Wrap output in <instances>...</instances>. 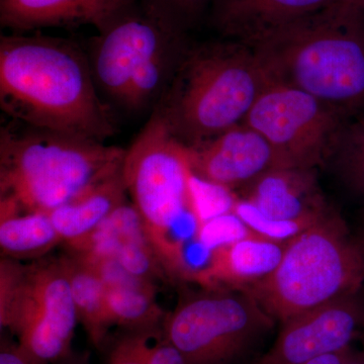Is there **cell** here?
<instances>
[{"instance_id":"6da1fadb","label":"cell","mask_w":364,"mask_h":364,"mask_svg":"<svg viewBox=\"0 0 364 364\" xmlns=\"http://www.w3.org/2000/svg\"><path fill=\"white\" fill-rule=\"evenodd\" d=\"M0 107L11 119L100 142L117 132L85 50L63 38L1 35Z\"/></svg>"},{"instance_id":"7a4b0ae2","label":"cell","mask_w":364,"mask_h":364,"mask_svg":"<svg viewBox=\"0 0 364 364\" xmlns=\"http://www.w3.org/2000/svg\"><path fill=\"white\" fill-rule=\"evenodd\" d=\"M252 49L270 82L304 91L347 119L364 112V11L358 7L335 2Z\"/></svg>"},{"instance_id":"3957f363","label":"cell","mask_w":364,"mask_h":364,"mask_svg":"<svg viewBox=\"0 0 364 364\" xmlns=\"http://www.w3.org/2000/svg\"><path fill=\"white\" fill-rule=\"evenodd\" d=\"M249 46L221 39L188 45L176 76L152 114L189 148L243 123L269 85Z\"/></svg>"},{"instance_id":"277c9868","label":"cell","mask_w":364,"mask_h":364,"mask_svg":"<svg viewBox=\"0 0 364 364\" xmlns=\"http://www.w3.org/2000/svg\"><path fill=\"white\" fill-rule=\"evenodd\" d=\"M189 44L188 33L136 0L93 36L85 51L100 97L114 112L151 116Z\"/></svg>"},{"instance_id":"5b68a950","label":"cell","mask_w":364,"mask_h":364,"mask_svg":"<svg viewBox=\"0 0 364 364\" xmlns=\"http://www.w3.org/2000/svg\"><path fill=\"white\" fill-rule=\"evenodd\" d=\"M126 151L11 119L0 129V198L52 212L121 171Z\"/></svg>"},{"instance_id":"8992f818","label":"cell","mask_w":364,"mask_h":364,"mask_svg":"<svg viewBox=\"0 0 364 364\" xmlns=\"http://www.w3.org/2000/svg\"><path fill=\"white\" fill-rule=\"evenodd\" d=\"M122 172L163 272L183 279L202 223L193 202L186 148L157 114H151L126 151Z\"/></svg>"},{"instance_id":"52a82bcc","label":"cell","mask_w":364,"mask_h":364,"mask_svg":"<svg viewBox=\"0 0 364 364\" xmlns=\"http://www.w3.org/2000/svg\"><path fill=\"white\" fill-rule=\"evenodd\" d=\"M364 263L344 220L333 210L287 242L279 264L244 289L280 324L342 296L358 294Z\"/></svg>"},{"instance_id":"ba28073f","label":"cell","mask_w":364,"mask_h":364,"mask_svg":"<svg viewBox=\"0 0 364 364\" xmlns=\"http://www.w3.org/2000/svg\"><path fill=\"white\" fill-rule=\"evenodd\" d=\"M79 322L61 259L23 265L0 261V327L16 339L26 364H53L65 358Z\"/></svg>"},{"instance_id":"9c48e42d","label":"cell","mask_w":364,"mask_h":364,"mask_svg":"<svg viewBox=\"0 0 364 364\" xmlns=\"http://www.w3.org/2000/svg\"><path fill=\"white\" fill-rule=\"evenodd\" d=\"M273 326L274 318L245 291L208 289L181 299L162 329L186 364H236L259 346Z\"/></svg>"},{"instance_id":"30bf717a","label":"cell","mask_w":364,"mask_h":364,"mask_svg":"<svg viewBox=\"0 0 364 364\" xmlns=\"http://www.w3.org/2000/svg\"><path fill=\"white\" fill-rule=\"evenodd\" d=\"M346 119L304 91L270 82L243 124L272 146L284 166L317 169L324 166L330 146Z\"/></svg>"},{"instance_id":"8fae6325","label":"cell","mask_w":364,"mask_h":364,"mask_svg":"<svg viewBox=\"0 0 364 364\" xmlns=\"http://www.w3.org/2000/svg\"><path fill=\"white\" fill-rule=\"evenodd\" d=\"M363 318L358 294L299 314L282 323L272 348L255 364H305L348 348L361 330Z\"/></svg>"},{"instance_id":"7c38bea8","label":"cell","mask_w":364,"mask_h":364,"mask_svg":"<svg viewBox=\"0 0 364 364\" xmlns=\"http://www.w3.org/2000/svg\"><path fill=\"white\" fill-rule=\"evenodd\" d=\"M184 148L193 176L230 191L246 188L270 170L286 167L272 146L243 123L207 142Z\"/></svg>"},{"instance_id":"4fadbf2b","label":"cell","mask_w":364,"mask_h":364,"mask_svg":"<svg viewBox=\"0 0 364 364\" xmlns=\"http://www.w3.org/2000/svg\"><path fill=\"white\" fill-rule=\"evenodd\" d=\"M241 191V200L275 221L316 224L333 210L318 186L316 169H272Z\"/></svg>"},{"instance_id":"5bb4252c","label":"cell","mask_w":364,"mask_h":364,"mask_svg":"<svg viewBox=\"0 0 364 364\" xmlns=\"http://www.w3.org/2000/svg\"><path fill=\"white\" fill-rule=\"evenodd\" d=\"M67 246L70 252L112 258L131 274L149 282L166 277L133 203H124L92 233Z\"/></svg>"},{"instance_id":"9a60e30c","label":"cell","mask_w":364,"mask_h":364,"mask_svg":"<svg viewBox=\"0 0 364 364\" xmlns=\"http://www.w3.org/2000/svg\"><path fill=\"white\" fill-rule=\"evenodd\" d=\"M342 0H212L210 23L223 39L254 47L301 16Z\"/></svg>"},{"instance_id":"2e32d148","label":"cell","mask_w":364,"mask_h":364,"mask_svg":"<svg viewBox=\"0 0 364 364\" xmlns=\"http://www.w3.org/2000/svg\"><path fill=\"white\" fill-rule=\"evenodd\" d=\"M136 0H0V25L16 33L95 26L97 32Z\"/></svg>"},{"instance_id":"e0dca14e","label":"cell","mask_w":364,"mask_h":364,"mask_svg":"<svg viewBox=\"0 0 364 364\" xmlns=\"http://www.w3.org/2000/svg\"><path fill=\"white\" fill-rule=\"evenodd\" d=\"M287 242L273 240L252 232L220 246L212 250L207 267L198 274L196 282L207 289L228 286L243 291L277 268Z\"/></svg>"},{"instance_id":"ac0fdd59","label":"cell","mask_w":364,"mask_h":364,"mask_svg":"<svg viewBox=\"0 0 364 364\" xmlns=\"http://www.w3.org/2000/svg\"><path fill=\"white\" fill-rule=\"evenodd\" d=\"M127 195L121 170L55 208L49 213L50 218L63 243L71 245L92 233L114 210L127 203Z\"/></svg>"},{"instance_id":"d6986e66","label":"cell","mask_w":364,"mask_h":364,"mask_svg":"<svg viewBox=\"0 0 364 364\" xmlns=\"http://www.w3.org/2000/svg\"><path fill=\"white\" fill-rule=\"evenodd\" d=\"M63 243L49 213L25 212L9 198H0V248L11 259L39 258Z\"/></svg>"},{"instance_id":"ffe728a7","label":"cell","mask_w":364,"mask_h":364,"mask_svg":"<svg viewBox=\"0 0 364 364\" xmlns=\"http://www.w3.org/2000/svg\"><path fill=\"white\" fill-rule=\"evenodd\" d=\"M65 268L79 322L92 346L100 350L111 335L107 291L102 279L79 256L73 253L60 257Z\"/></svg>"},{"instance_id":"44dd1931","label":"cell","mask_w":364,"mask_h":364,"mask_svg":"<svg viewBox=\"0 0 364 364\" xmlns=\"http://www.w3.org/2000/svg\"><path fill=\"white\" fill-rule=\"evenodd\" d=\"M105 291L112 327L134 332L162 328L166 316L158 306L154 282L105 287Z\"/></svg>"},{"instance_id":"7402d4cb","label":"cell","mask_w":364,"mask_h":364,"mask_svg":"<svg viewBox=\"0 0 364 364\" xmlns=\"http://www.w3.org/2000/svg\"><path fill=\"white\" fill-rule=\"evenodd\" d=\"M324 166L330 167L347 188L364 198V112L342 124Z\"/></svg>"},{"instance_id":"603a6c76","label":"cell","mask_w":364,"mask_h":364,"mask_svg":"<svg viewBox=\"0 0 364 364\" xmlns=\"http://www.w3.org/2000/svg\"><path fill=\"white\" fill-rule=\"evenodd\" d=\"M154 7L182 32L188 33L200 25L212 0H144Z\"/></svg>"},{"instance_id":"cb8c5ba5","label":"cell","mask_w":364,"mask_h":364,"mask_svg":"<svg viewBox=\"0 0 364 364\" xmlns=\"http://www.w3.org/2000/svg\"><path fill=\"white\" fill-rule=\"evenodd\" d=\"M250 233H252L251 230L233 213H229L203 223L198 232V239L212 252L214 249L243 238Z\"/></svg>"},{"instance_id":"d4e9b609","label":"cell","mask_w":364,"mask_h":364,"mask_svg":"<svg viewBox=\"0 0 364 364\" xmlns=\"http://www.w3.org/2000/svg\"><path fill=\"white\" fill-rule=\"evenodd\" d=\"M128 332L147 364H186L181 353L165 337L162 328Z\"/></svg>"},{"instance_id":"484cf974","label":"cell","mask_w":364,"mask_h":364,"mask_svg":"<svg viewBox=\"0 0 364 364\" xmlns=\"http://www.w3.org/2000/svg\"><path fill=\"white\" fill-rule=\"evenodd\" d=\"M100 351L104 353L102 364H147L136 348L130 332L124 330L109 335Z\"/></svg>"},{"instance_id":"4316f807","label":"cell","mask_w":364,"mask_h":364,"mask_svg":"<svg viewBox=\"0 0 364 364\" xmlns=\"http://www.w3.org/2000/svg\"><path fill=\"white\" fill-rule=\"evenodd\" d=\"M305 364H364V353L363 351H354L350 346L320 356Z\"/></svg>"},{"instance_id":"83f0119b","label":"cell","mask_w":364,"mask_h":364,"mask_svg":"<svg viewBox=\"0 0 364 364\" xmlns=\"http://www.w3.org/2000/svg\"><path fill=\"white\" fill-rule=\"evenodd\" d=\"M0 364H26L16 350V343L6 335L1 334Z\"/></svg>"},{"instance_id":"f1b7e54d","label":"cell","mask_w":364,"mask_h":364,"mask_svg":"<svg viewBox=\"0 0 364 364\" xmlns=\"http://www.w3.org/2000/svg\"><path fill=\"white\" fill-rule=\"evenodd\" d=\"M90 352L72 350L65 358L53 364H90Z\"/></svg>"},{"instance_id":"f546056e","label":"cell","mask_w":364,"mask_h":364,"mask_svg":"<svg viewBox=\"0 0 364 364\" xmlns=\"http://www.w3.org/2000/svg\"><path fill=\"white\" fill-rule=\"evenodd\" d=\"M354 240H355L356 246H358L359 253H360L364 263V205L363 212H361L360 226H359L358 233Z\"/></svg>"},{"instance_id":"4dcf8cb0","label":"cell","mask_w":364,"mask_h":364,"mask_svg":"<svg viewBox=\"0 0 364 364\" xmlns=\"http://www.w3.org/2000/svg\"><path fill=\"white\" fill-rule=\"evenodd\" d=\"M342 1L351 4V6L358 7V9L364 11V0H342Z\"/></svg>"},{"instance_id":"1f68e13d","label":"cell","mask_w":364,"mask_h":364,"mask_svg":"<svg viewBox=\"0 0 364 364\" xmlns=\"http://www.w3.org/2000/svg\"><path fill=\"white\" fill-rule=\"evenodd\" d=\"M361 339H363V353H364V318H363V326H361Z\"/></svg>"}]
</instances>
